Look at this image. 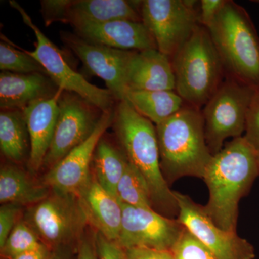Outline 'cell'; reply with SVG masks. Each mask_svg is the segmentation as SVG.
<instances>
[{
    "instance_id": "obj_7",
    "label": "cell",
    "mask_w": 259,
    "mask_h": 259,
    "mask_svg": "<svg viewBox=\"0 0 259 259\" xmlns=\"http://www.w3.org/2000/svg\"><path fill=\"white\" fill-rule=\"evenodd\" d=\"M24 220L51 250L77 245L88 225L79 197L54 192L28 207Z\"/></svg>"
},
{
    "instance_id": "obj_34",
    "label": "cell",
    "mask_w": 259,
    "mask_h": 259,
    "mask_svg": "<svg viewBox=\"0 0 259 259\" xmlns=\"http://www.w3.org/2000/svg\"><path fill=\"white\" fill-rule=\"evenodd\" d=\"M76 259H99L97 253L95 234L83 236L77 246Z\"/></svg>"
},
{
    "instance_id": "obj_23",
    "label": "cell",
    "mask_w": 259,
    "mask_h": 259,
    "mask_svg": "<svg viewBox=\"0 0 259 259\" xmlns=\"http://www.w3.org/2000/svg\"><path fill=\"white\" fill-rule=\"evenodd\" d=\"M126 101L155 125L175 115L186 103L175 91H128Z\"/></svg>"
},
{
    "instance_id": "obj_6",
    "label": "cell",
    "mask_w": 259,
    "mask_h": 259,
    "mask_svg": "<svg viewBox=\"0 0 259 259\" xmlns=\"http://www.w3.org/2000/svg\"><path fill=\"white\" fill-rule=\"evenodd\" d=\"M255 91L227 76L202 107L206 141L213 156L222 150L227 139L243 136Z\"/></svg>"
},
{
    "instance_id": "obj_14",
    "label": "cell",
    "mask_w": 259,
    "mask_h": 259,
    "mask_svg": "<svg viewBox=\"0 0 259 259\" xmlns=\"http://www.w3.org/2000/svg\"><path fill=\"white\" fill-rule=\"evenodd\" d=\"M112 122L113 110L104 112L93 134L49 170L42 183L51 192L79 197L93 178L92 163L97 144Z\"/></svg>"
},
{
    "instance_id": "obj_19",
    "label": "cell",
    "mask_w": 259,
    "mask_h": 259,
    "mask_svg": "<svg viewBox=\"0 0 259 259\" xmlns=\"http://www.w3.org/2000/svg\"><path fill=\"white\" fill-rule=\"evenodd\" d=\"M45 73H0V107L24 110L30 104L51 98L59 90Z\"/></svg>"
},
{
    "instance_id": "obj_27",
    "label": "cell",
    "mask_w": 259,
    "mask_h": 259,
    "mask_svg": "<svg viewBox=\"0 0 259 259\" xmlns=\"http://www.w3.org/2000/svg\"><path fill=\"white\" fill-rule=\"evenodd\" d=\"M37 233L25 220L19 221L0 248L3 259H12L17 255L35 249L42 244Z\"/></svg>"
},
{
    "instance_id": "obj_24",
    "label": "cell",
    "mask_w": 259,
    "mask_h": 259,
    "mask_svg": "<svg viewBox=\"0 0 259 259\" xmlns=\"http://www.w3.org/2000/svg\"><path fill=\"white\" fill-rule=\"evenodd\" d=\"M128 162L123 150L119 149L102 137L94 153L93 176L99 185L116 197L117 186Z\"/></svg>"
},
{
    "instance_id": "obj_2",
    "label": "cell",
    "mask_w": 259,
    "mask_h": 259,
    "mask_svg": "<svg viewBox=\"0 0 259 259\" xmlns=\"http://www.w3.org/2000/svg\"><path fill=\"white\" fill-rule=\"evenodd\" d=\"M112 125L129 161L147 182L153 208L166 217H178L175 191L170 189L160 165L156 125L126 100L114 107Z\"/></svg>"
},
{
    "instance_id": "obj_38",
    "label": "cell",
    "mask_w": 259,
    "mask_h": 259,
    "mask_svg": "<svg viewBox=\"0 0 259 259\" xmlns=\"http://www.w3.org/2000/svg\"><path fill=\"white\" fill-rule=\"evenodd\" d=\"M257 151H258V168H259V149Z\"/></svg>"
},
{
    "instance_id": "obj_25",
    "label": "cell",
    "mask_w": 259,
    "mask_h": 259,
    "mask_svg": "<svg viewBox=\"0 0 259 259\" xmlns=\"http://www.w3.org/2000/svg\"><path fill=\"white\" fill-rule=\"evenodd\" d=\"M116 197L122 204L153 209L151 191L147 182L130 161L117 186Z\"/></svg>"
},
{
    "instance_id": "obj_5",
    "label": "cell",
    "mask_w": 259,
    "mask_h": 259,
    "mask_svg": "<svg viewBox=\"0 0 259 259\" xmlns=\"http://www.w3.org/2000/svg\"><path fill=\"white\" fill-rule=\"evenodd\" d=\"M171 59L175 92L186 105L202 110L226 74L208 30L199 25Z\"/></svg>"
},
{
    "instance_id": "obj_20",
    "label": "cell",
    "mask_w": 259,
    "mask_h": 259,
    "mask_svg": "<svg viewBox=\"0 0 259 259\" xmlns=\"http://www.w3.org/2000/svg\"><path fill=\"white\" fill-rule=\"evenodd\" d=\"M79 198L88 224L97 233L117 241L122 218V204L117 197L99 185L93 175L91 182Z\"/></svg>"
},
{
    "instance_id": "obj_37",
    "label": "cell",
    "mask_w": 259,
    "mask_h": 259,
    "mask_svg": "<svg viewBox=\"0 0 259 259\" xmlns=\"http://www.w3.org/2000/svg\"><path fill=\"white\" fill-rule=\"evenodd\" d=\"M253 3H257V4H259V0H253Z\"/></svg>"
},
{
    "instance_id": "obj_28",
    "label": "cell",
    "mask_w": 259,
    "mask_h": 259,
    "mask_svg": "<svg viewBox=\"0 0 259 259\" xmlns=\"http://www.w3.org/2000/svg\"><path fill=\"white\" fill-rule=\"evenodd\" d=\"M171 253L175 259H216L212 252L185 228Z\"/></svg>"
},
{
    "instance_id": "obj_16",
    "label": "cell",
    "mask_w": 259,
    "mask_h": 259,
    "mask_svg": "<svg viewBox=\"0 0 259 259\" xmlns=\"http://www.w3.org/2000/svg\"><path fill=\"white\" fill-rule=\"evenodd\" d=\"M75 34L87 41L122 51L157 49L156 42L142 22L114 20L76 29Z\"/></svg>"
},
{
    "instance_id": "obj_9",
    "label": "cell",
    "mask_w": 259,
    "mask_h": 259,
    "mask_svg": "<svg viewBox=\"0 0 259 259\" xmlns=\"http://www.w3.org/2000/svg\"><path fill=\"white\" fill-rule=\"evenodd\" d=\"M196 3L190 0L141 1V20L162 54L171 58L199 26Z\"/></svg>"
},
{
    "instance_id": "obj_15",
    "label": "cell",
    "mask_w": 259,
    "mask_h": 259,
    "mask_svg": "<svg viewBox=\"0 0 259 259\" xmlns=\"http://www.w3.org/2000/svg\"><path fill=\"white\" fill-rule=\"evenodd\" d=\"M61 37L90 73L105 81L115 100L117 102L126 100V74L136 51L119 50L93 44L75 33L62 32Z\"/></svg>"
},
{
    "instance_id": "obj_18",
    "label": "cell",
    "mask_w": 259,
    "mask_h": 259,
    "mask_svg": "<svg viewBox=\"0 0 259 259\" xmlns=\"http://www.w3.org/2000/svg\"><path fill=\"white\" fill-rule=\"evenodd\" d=\"M64 91L59 88L54 97L33 102L23 110L30 139L28 166L32 172L42 168L50 147L59 117V99Z\"/></svg>"
},
{
    "instance_id": "obj_13",
    "label": "cell",
    "mask_w": 259,
    "mask_h": 259,
    "mask_svg": "<svg viewBox=\"0 0 259 259\" xmlns=\"http://www.w3.org/2000/svg\"><path fill=\"white\" fill-rule=\"evenodd\" d=\"M122 204V225L116 241L122 248L171 251L185 228L177 218L166 217L153 208Z\"/></svg>"
},
{
    "instance_id": "obj_29",
    "label": "cell",
    "mask_w": 259,
    "mask_h": 259,
    "mask_svg": "<svg viewBox=\"0 0 259 259\" xmlns=\"http://www.w3.org/2000/svg\"><path fill=\"white\" fill-rule=\"evenodd\" d=\"M22 206L15 204H2L0 207V248L3 246L15 226L18 224Z\"/></svg>"
},
{
    "instance_id": "obj_21",
    "label": "cell",
    "mask_w": 259,
    "mask_h": 259,
    "mask_svg": "<svg viewBox=\"0 0 259 259\" xmlns=\"http://www.w3.org/2000/svg\"><path fill=\"white\" fill-rule=\"evenodd\" d=\"M50 189L42 182H34L23 170L5 166L0 171V202L2 204L33 205L47 198Z\"/></svg>"
},
{
    "instance_id": "obj_10",
    "label": "cell",
    "mask_w": 259,
    "mask_h": 259,
    "mask_svg": "<svg viewBox=\"0 0 259 259\" xmlns=\"http://www.w3.org/2000/svg\"><path fill=\"white\" fill-rule=\"evenodd\" d=\"M55 131L42 168L55 166L93 134L101 118V110L76 94L64 91L59 101Z\"/></svg>"
},
{
    "instance_id": "obj_30",
    "label": "cell",
    "mask_w": 259,
    "mask_h": 259,
    "mask_svg": "<svg viewBox=\"0 0 259 259\" xmlns=\"http://www.w3.org/2000/svg\"><path fill=\"white\" fill-rule=\"evenodd\" d=\"M244 138L251 146L259 149V89L255 91L250 103Z\"/></svg>"
},
{
    "instance_id": "obj_1",
    "label": "cell",
    "mask_w": 259,
    "mask_h": 259,
    "mask_svg": "<svg viewBox=\"0 0 259 259\" xmlns=\"http://www.w3.org/2000/svg\"><path fill=\"white\" fill-rule=\"evenodd\" d=\"M258 175V151L244 136L213 156L203 177L209 196L204 208L221 229L236 232L238 204Z\"/></svg>"
},
{
    "instance_id": "obj_4",
    "label": "cell",
    "mask_w": 259,
    "mask_h": 259,
    "mask_svg": "<svg viewBox=\"0 0 259 259\" xmlns=\"http://www.w3.org/2000/svg\"><path fill=\"white\" fill-rule=\"evenodd\" d=\"M227 76L259 89V36L246 10L231 0L207 28Z\"/></svg>"
},
{
    "instance_id": "obj_8",
    "label": "cell",
    "mask_w": 259,
    "mask_h": 259,
    "mask_svg": "<svg viewBox=\"0 0 259 259\" xmlns=\"http://www.w3.org/2000/svg\"><path fill=\"white\" fill-rule=\"evenodd\" d=\"M10 5L20 13L24 23L31 29L36 37L35 50H24L40 63L58 88L79 95L102 112L112 110L115 98L111 93L108 90L92 84L82 75L75 71L65 60L59 48L42 33L25 10L16 1H10Z\"/></svg>"
},
{
    "instance_id": "obj_35",
    "label": "cell",
    "mask_w": 259,
    "mask_h": 259,
    "mask_svg": "<svg viewBox=\"0 0 259 259\" xmlns=\"http://www.w3.org/2000/svg\"><path fill=\"white\" fill-rule=\"evenodd\" d=\"M51 250L44 243L32 249L17 255L12 259H48L50 256Z\"/></svg>"
},
{
    "instance_id": "obj_3",
    "label": "cell",
    "mask_w": 259,
    "mask_h": 259,
    "mask_svg": "<svg viewBox=\"0 0 259 259\" xmlns=\"http://www.w3.org/2000/svg\"><path fill=\"white\" fill-rule=\"evenodd\" d=\"M156 128L160 165L167 183L185 177L203 179L213 155L206 141L201 110L186 105Z\"/></svg>"
},
{
    "instance_id": "obj_32",
    "label": "cell",
    "mask_w": 259,
    "mask_h": 259,
    "mask_svg": "<svg viewBox=\"0 0 259 259\" xmlns=\"http://www.w3.org/2000/svg\"><path fill=\"white\" fill-rule=\"evenodd\" d=\"M227 0H201L199 13V25L207 28L214 21Z\"/></svg>"
},
{
    "instance_id": "obj_12",
    "label": "cell",
    "mask_w": 259,
    "mask_h": 259,
    "mask_svg": "<svg viewBox=\"0 0 259 259\" xmlns=\"http://www.w3.org/2000/svg\"><path fill=\"white\" fill-rule=\"evenodd\" d=\"M179 214L177 219L214 255L216 259H254L253 245L236 232L221 229L190 196L175 192Z\"/></svg>"
},
{
    "instance_id": "obj_36",
    "label": "cell",
    "mask_w": 259,
    "mask_h": 259,
    "mask_svg": "<svg viewBox=\"0 0 259 259\" xmlns=\"http://www.w3.org/2000/svg\"><path fill=\"white\" fill-rule=\"evenodd\" d=\"M77 245H68L51 250L48 259H76Z\"/></svg>"
},
{
    "instance_id": "obj_17",
    "label": "cell",
    "mask_w": 259,
    "mask_h": 259,
    "mask_svg": "<svg viewBox=\"0 0 259 259\" xmlns=\"http://www.w3.org/2000/svg\"><path fill=\"white\" fill-rule=\"evenodd\" d=\"M126 87L127 92L175 91L171 58L158 49L136 51L127 67Z\"/></svg>"
},
{
    "instance_id": "obj_33",
    "label": "cell",
    "mask_w": 259,
    "mask_h": 259,
    "mask_svg": "<svg viewBox=\"0 0 259 259\" xmlns=\"http://www.w3.org/2000/svg\"><path fill=\"white\" fill-rule=\"evenodd\" d=\"M127 259H175L171 251L146 248L125 249Z\"/></svg>"
},
{
    "instance_id": "obj_26",
    "label": "cell",
    "mask_w": 259,
    "mask_h": 259,
    "mask_svg": "<svg viewBox=\"0 0 259 259\" xmlns=\"http://www.w3.org/2000/svg\"><path fill=\"white\" fill-rule=\"evenodd\" d=\"M0 70L16 74H47L40 63L24 49L5 41L0 42Z\"/></svg>"
},
{
    "instance_id": "obj_11",
    "label": "cell",
    "mask_w": 259,
    "mask_h": 259,
    "mask_svg": "<svg viewBox=\"0 0 259 259\" xmlns=\"http://www.w3.org/2000/svg\"><path fill=\"white\" fill-rule=\"evenodd\" d=\"M141 1L127 0H42L44 24H70L74 30L114 20L142 22L140 14Z\"/></svg>"
},
{
    "instance_id": "obj_22",
    "label": "cell",
    "mask_w": 259,
    "mask_h": 259,
    "mask_svg": "<svg viewBox=\"0 0 259 259\" xmlns=\"http://www.w3.org/2000/svg\"><path fill=\"white\" fill-rule=\"evenodd\" d=\"M0 149L5 158L14 163L29 161L30 139L23 110H1Z\"/></svg>"
},
{
    "instance_id": "obj_31",
    "label": "cell",
    "mask_w": 259,
    "mask_h": 259,
    "mask_svg": "<svg viewBox=\"0 0 259 259\" xmlns=\"http://www.w3.org/2000/svg\"><path fill=\"white\" fill-rule=\"evenodd\" d=\"M99 259H127L125 250L116 241L108 239L100 233H95Z\"/></svg>"
}]
</instances>
